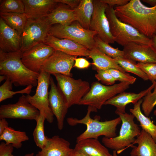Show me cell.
Here are the masks:
<instances>
[{"instance_id":"6da1fadb","label":"cell","mask_w":156,"mask_h":156,"mask_svg":"<svg viewBox=\"0 0 156 156\" xmlns=\"http://www.w3.org/2000/svg\"><path fill=\"white\" fill-rule=\"evenodd\" d=\"M115 14L121 21L151 38L156 31V5L148 7L140 0H131L126 4L116 6Z\"/></svg>"},{"instance_id":"7a4b0ae2","label":"cell","mask_w":156,"mask_h":156,"mask_svg":"<svg viewBox=\"0 0 156 156\" xmlns=\"http://www.w3.org/2000/svg\"><path fill=\"white\" fill-rule=\"evenodd\" d=\"M20 50L6 53L0 50V74L5 75L14 86L37 85L39 73L27 68L21 60Z\"/></svg>"},{"instance_id":"3957f363","label":"cell","mask_w":156,"mask_h":156,"mask_svg":"<svg viewBox=\"0 0 156 156\" xmlns=\"http://www.w3.org/2000/svg\"><path fill=\"white\" fill-rule=\"evenodd\" d=\"M97 111L91 107L88 106L87 113L83 118L80 119L73 117L67 118V122L70 126L82 124L86 126V130L77 138V142L88 138L98 139L101 136L108 138H113L117 136L116 128L121 122L120 118L119 117L104 121H100V117L99 116H96L94 119L91 118L90 116L91 112Z\"/></svg>"},{"instance_id":"277c9868","label":"cell","mask_w":156,"mask_h":156,"mask_svg":"<svg viewBox=\"0 0 156 156\" xmlns=\"http://www.w3.org/2000/svg\"><path fill=\"white\" fill-rule=\"evenodd\" d=\"M105 12L115 42L123 47L131 43L153 45L151 38L143 35L131 25L119 20L115 14L113 7L108 5Z\"/></svg>"},{"instance_id":"5b68a950","label":"cell","mask_w":156,"mask_h":156,"mask_svg":"<svg viewBox=\"0 0 156 156\" xmlns=\"http://www.w3.org/2000/svg\"><path fill=\"white\" fill-rule=\"evenodd\" d=\"M122 124L118 136L112 138L103 137L102 142L107 148L113 150L119 153L126 147L134 142L135 137L140 135L141 130L134 122V116L131 114L118 113Z\"/></svg>"},{"instance_id":"8992f818","label":"cell","mask_w":156,"mask_h":156,"mask_svg":"<svg viewBox=\"0 0 156 156\" xmlns=\"http://www.w3.org/2000/svg\"><path fill=\"white\" fill-rule=\"evenodd\" d=\"M131 85L128 82H122L106 86L98 81L93 82L89 91L78 105L90 106L97 110L101 109L107 101L127 90Z\"/></svg>"},{"instance_id":"52a82bcc","label":"cell","mask_w":156,"mask_h":156,"mask_svg":"<svg viewBox=\"0 0 156 156\" xmlns=\"http://www.w3.org/2000/svg\"><path fill=\"white\" fill-rule=\"evenodd\" d=\"M75 21L69 25L59 24L52 25L49 28L48 34L58 38L72 40L89 50L96 47L94 37L97 35L96 32L85 29L78 22Z\"/></svg>"},{"instance_id":"ba28073f","label":"cell","mask_w":156,"mask_h":156,"mask_svg":"<svg viewBox=\"0 0 156 156\" xmlns=\"http://www.w3.org/2000/svg\"><path fill=\"white\" fill-rule=\"evenodd\" d=\"M53 75L55 78L57 86L63 95L68 108L74 105H78L90 89L89 83L81 79H75L61 74Z\"/></svg>"},{"instance_id":"9c48e42d","label":"cell","mask_w":156,"mask_h":156,"mask_svg":"<svg viewBox=\"0 0 156 156\" xmlns=\"http://www.w3.org/2000/svg\"><path fill=\"white\" fill-rule=\"evenodd\" d=\"M51 74L41 70L38 77V83L35 94L26 96L28 101L45 116L49 123L53 122L54 115L50 107L48 88L50 85Z\"/></svg>"},{"instance_id":"30bf717a","label":"cell","mask_w":156,"mask_h":156,"mask_svg":"<svg viewBox=\"0 0 156 156\" xmlns=\"http://www.w3.org/2000/svg\"><path fill=\"white\" fill-rule=\"evenodd\" d=\"M50 27L44 18L28 19L21 34L22 53L38 44L44 43Z\"/></svg>"},{"instance_id":"8fae6325","label":"cell","mask_w":156,"mask_h":156,"mask_svg":"<svg viewBox=\"0 0 156 156\" xmlns=\"http://www.w3.org/2000/svg\"><path fill=\"white\" fill-rule=\"evenodd\" d=\"M39 111L22 95L15 103L2 105L0 107V119L8 118L37 120Z\"/></svg>"},{"instance_id":"7c38bea8","label":"cell","mask_w":156,"mask_h":156,"mask_svg":"<svg viewBox=\"0 0 156 156\" xmlns=\"http://www.w3.org/2000/svg\"><path fill=\"white\" fill-rule=\"evenodd\" d=\"M94 11L90 22V30L95 31L96 36L108 44L115 42L110 31L109 22L106 14L108 6L100 0H93Z\"/></svg>"},{"instance_id":"4fadbf2b","label":"cell","mask_w":156,"mask_h":156,"mask_svg":"<svg viewBox=\"0 0 156 156\" xmlns=\"http://www.w3.org/2000/svg\"><path fill=\"white\" fill-rule=\"evenodd\" d=\"M55 51L52 47L40 43L22 53L21 60L28 69L39 73L43 66Z\"/></svg>"},{"instance_id":"5bb4252c","label":"cell","mask_w":156,"mask_h":156,"mask_svg":"<svg viewBox=\"0 0 156 156\" xmlns=\"http://www.w3.org/2000/svg\"><path fill=\"white\" fill-rule=\"evenodd\" d=\"M76 57L55 50L46 61L41 70L51 75L58 74L72 77L71 71Z\"/></svg>"},{"instance_id":"9a60e30c","label":"cell","mask_w":156,"mask_h":156,"mask_svg":"<svg viewBox=\"0 0 156 156\" xmlns=\"http://www.w3.org/2000/svg\"><path fill=\"white\" fill-rule=\"evenodd\" d=\"M50 85L51 89L49 93V105L56 118L58 129L61 130L64 127V119L68 108L63 95L51 77Z\"/></svg>"},{"instance_id":"2e32d148","label":"cell","mask_w":156,"mask_h":156,"mask_svg":"<svg viewBox=\"0 0 156 156\" xmlns=\"http://www.w3.org/2000/svg\"><path fill=\"white\" fill-rule=\"evenodd\" d=\"M44 43L70 55L89 56V50L87 48L70 39L58 38L48 34Z\"/></svg>"},{"instance_id":"e0dca14e","label":"cell","mask_w":156,"mask_h":156,"mask_svg":"<svg viewBox=\"0 0 156 156\" xmlns=\"http://www.w3.org/2000/svg\"><path fill=\"white\" fill-rule=\"evenodd\" d=\"M21 35L8 26L0 18V50L6 53H12L20 50Z\"/></svg>"},{"instance_id":"ac0fdd59","label":"cell","mask_w":156,"mask_h":156,"mask_svg":"<svg viewBox=\"0 0 156 156\" xmlns=\"http://www.w3.org/2000/svg\"><path fill=\"white\" fill-rule=\"evenodd\" d=\"M125 57L135 62L156 63V53L152 46L131 43L123 47Z\"/></svg>"},{"instance_id":"d6986e66","label":"cell","mask_w":156,"mask_h":156,"mask_svg":"<svg viewBox=\"0 0 156 156\" xmlns=\"http://www.w3.org/2000/svg\"><path fill=\"white\" fill-rule=\"evenodd\" d=\"M156 81L146 89L136 93L132 92H121L114 96L107 101L104 105H111L115 107L116 109L115 113H124L126 112L125 108L127 105L129 103L133 104L144 97L150 91L153 89Z\"/></svg>"},{"instance_id":"ffe728a7","label":"cell","mask_w":156,"mask_h":156,"mask_svg":"<svg viewBox=\"0 0 156 156\" xmlns=\"http://www.w3.org/2000/svg\"><path fill=\"white\" fill-rule=\"evenodd\" d=\"M28 19L43 18L57 5L55 0H22Z\"/></svg>"},{"instance_id":"44dd1931","label":"cell","mask_w":156,"mask_h":156,"mask_svg":"<svg viewBox=\"0 0 156 156\" xmlns=\"http://www.w3.org/2000/svg\"><path fill=\"white\" fill-rule=\"evenodd\" d=\"M72 149L68 141L55 135L51 138L48 137L45 146L36 156H68Z\"/></svg>"},{"instance_id":"7402d4cb","label":"cell","mask_w":156,"mask_h":156,"mask_svg":"<svg viewBox=\"0 0 156 156\" xmlns=\"http://www.w3.org/2000/svg\"><path fill=\"white\" fill-rule=\"evenodd\" d=\"M44 18L51 26L56 24L69 25L76 20L74 10L62 3L57 5Z\"/></svg>"},{"instance_id":"603a6c76","label":"cell","mask_w":156,"mask_h":156,"mask_svg":"<svg viewBox=\"0 0 156 156\" xmlns=\"http://www.w3.org/2000/svg\"><path fill=\"white\" fill-rule=\"evenodd\" d=\"M136 144L138 146H133L130 153L131 156H156V142L144 130H141L133 144Z\"/></svg>"},{"instance_id":"cb8c5ba5","label":"cell","mask_w":156,"mask_h":156,"mask_svg":"<svg viewBox=\"0 0 156 156\" xmlns=\"http://www.w3.org/2000/svg\"><path fill=\"white\" fill-rule=\"evenodd\" d=\"M74 149L89 156H113L106 147L94 138H87L77 142Z\"/></svg>"},{"instance_id":"d4e9b609","label":"cell","mask_w":156,"mask_h":156,"mask_svg":"<svg viewBox=\"0 0 156 156\" xmlns=\"http://www.w3.org/2000/svg\"><path fill=\"white\" fill-rule=\"evenodd\" d=\"M88 57L92 59V64L94 68L96 70L116 69L125 72L114 59L107 56L96 47L89 50Z\"/></svg>"},{"instance_id":"484cf974","label":"cell","mask_w":156,"mask_h":156,"mask_svg":"<svg viewBox=\"0 0 156 156\" xmlns=\"http://www.w3.org/2000/svg\"><path fill=\"white\" fill-rule=\"evenodd\" d=\"M76 21L85 29L90 30V22L94 11L93 0H81L78 6L73 9Z\"/></svg>"},{"instance_id":"4316f807","label":"cell","mask_w":156,"mask_h":156,"mask_svg":"<svg viewBox=\"0 0 156 156\" xmlns=\"http://www.w3.org/2000/svg\"><path fill=\"white\" fill-rule=\"evenodd\" d=\"M142 101V99L139 100L133 104V108L130 109L129 111L139 122L142 130L150 134L156 142V125L142 112L141 106Z\"/></svg>"},{"instance_id":"83f0119b","label":"cell","mask_w":156,"mask_h":156,"mask_svg":"<svg viewBox=\"0 0 156 156\" xmlns=\"http://www.w3.org/2000/svg\"><path fill=\"white\" fill-rule=\"evenodd\" d=\"M29 139L25 132L16 131L9 127L0 135V141L4 140L7 144H11L14 147L17 149L22 147V142Z\"/></svg>"},{"instance_id":"f1b7e54d","label":"cell","mask_w":156,"mask_h":156,"mask_svg":"<svg viewBox=\"0 0 156 156\" xmlns=\"http://www.w3.org/2000/svg\"><path fill=\"white\" fill-rule=\"evenodd\" d=\"M0 16L8 26L21 35L28 19L24 13H0Z\"/></svg>"},{"instance_id":"f546056e","label":"cell","mask_w":156,"mask_h":156,"mask_svg":"<svg viewBox=\"0 0 156 156\" xmlns=\"http://www.w3.org/2000/svg\"><path fill=\"white\" fill-rule=\"evenodd\" d=\"M114 59L125 72L134 74L144 81L148 80L146 74L137 66L136 62L125 57H118Z\"/></svg>"},{"instance_id":"4dcf8cb0","label":"cell","mask_w":156,"mask_h":156,"mask_svg":"<svg viewBox=\"0 0 156 156\" xmlns=\"http://www.w3.org/2000/svg\"><path fill=\"white\" fill-rule=\"evenodd\" d=\"M45 120L46 119L44 115L40 113L39 116L36 121V126L33 133L36 144L41 149L45 146L47 141L48 137L45 136L44 131V123Z\"/></svg>"},{"instance_id":"1f68e13d","label":"cell","mask_w":156,"mask_h":156,"mask_svg":"<svg viewBox=\"0 0 156 156\" xmlns=\"http://www.w3.org/2000/svg\"><path fill=\"white\" fill-rule=\"evenodd\" d=\"M13 83L8 79H6L4 83L0 87V102L8 99L13 97L14 95L17 94H29L32 91L33 86L30 85L25 88L16 91H12Z\"/></svg>"},{"instance_id":"d6a6232c","label":"cell","mask_w":156,"mask_h":156,"mask_svg":"<svg viewBox=\"0 0 156 156\" xmlns=\"http://www.w3.org/2000/svg\"><path fill=\"white\" fill-rule=\"evenodd\" d=\"M94 39L96 43V47L109 57L114 59L125 57L123 50H120L118 48H115L112 47L109 44L102 40L96 35L94 36Z\"/></svg>"},{"instance_id":"836d02e7","label":"cell","mask_w":156,"mask_h":156,"mask_svg":"<svg viewBox=\"0 0 156 156\" xmlns=\"http://www.w3.org/2000/svg\"><path fill=\"white\" fill-rule=\"evenodd\" d=\"M1 1L0 13H24L25 6L22 0H5Z\"/></svg>"},{"instance_id":"e575fe53","label":"cell","mask_w":156,"mask_h":156,"mask_svg":"<svg viewBox=\"0 0 156 156\" xmlns=\"http://www.w3.org/2000/svg\"><path fill=\"white\" fill-rule=\"evenodd\" d=\"M153 89V92L149 91L142 98V109L144 114L147 117L150 115L156 105V83Z\"/></svg>"},{"instance_id":"d590c367","label":"cell","mask_w":156,"mask_h":156,"mask_svg":"<svg viewBox=\"0 0 156 156\" xmlns=\"http://www.w3.org/2000/svg\"><path fill=\"white\" fill-rule=\"evenodd\" d=\"M106 70L112 76L116 81H118L120 82H128L131 85L133 84L136 80V78L129 74L117 69H110Z\"/></svg>"},{"instance_id":"8d00e7d4","label":"cell","mask_w":156,"mask_h":156,"mask_svg":"<svg viewBox=\"0 0 156 156\" xmlns=\"http://www.w3.org/2000/svg\"><path fill=\"white\" fill-rule=\"evenodd\" d=\"M136 65L146 74L148 80L152 83L156 81V63L138 62Z\"/></svg>"},{"instance_id":"74e56055","label":"cell","mask_w":156,"mask_h":156,"mask_svg":"<svg viewBox=\"0 0 156 156\" xmlns=\"http://www.w3.org/2000/svg\"><path fill=\"white\" fill-rule=\"evenodd\" d=\"M97 71L95 77L99 81L106 86H111L115 84L116 81L112 76L106 70H99Z\"/></svg>"},{"instance_id":"f35d334b","label":"cell","mask_w":156,"mask_h":156,"mask_svg":"<svg viewBox=\"0 0 156 156\" xmlns=\"http://www.w3.org/2000/svg\"><path fill=\"white\" fill-rule=\"evenodd\" d=\"M14 147L11 144H7L2 142L0 144V156H10L12 154Z\"/></svg>"},{"instance_id":"ab89813d","label":"cell","mask_w":156,"mask_h":156,"mask_svg":"<svg viewBox=\"0 0 156 156\" xmlns=\"http://www.w3.org/2000/svg\"><path fill=\"white\" fill-rule=\"evenodd\" d=\"M90 64V63L85 58L76 57L73 67L80 69H86L88 68Z\"/></svg>"},{"instance_id":"60d3db41","label":"cell","mask_w":156,"mask_h":156,"mask_svg":"<svg viewBox=\"0 0 156 156\" xmlns=\"http://www.w3.org/2000/svg\"><path fill=\"white\" fill-rule=\"evenodd\" d=\"M104 3L107 4L109 6L113 7L116 5V6H121L127 4L129 1V0H100Z\"/></svg>"},{"instance_id":"b9f144b4","label":"cell","mask_w":156,"mask_h":156,"mask_svg":"<svg viewBox=\"0 0 156 156\" xmlns=\"http://www.w3.org/2000/svg\"><path fill=\"white\" fill-rule=\"evenodd\" d=\"M59 3L66 4L71 9H74L79 5L81 0H55Z\"/></svg>"},{"instance_id":"7bdbcfd3","label":"cell","mask_w":156,"mask_h":156,"mask_svg":"<svg viewBox=\"0 0 156 156\" xmlns=\"http://www.w3.org/2000/svg\"><path fill=\"white\" fill-rule=\"evenodd\" d=\"M8 123L6 118L0 119V135L4 131L5 129L8 127Z\"/></svg>"},{"instance_id":"ee69618b","label":"cell","mask_w":156,"mask_h":156,"mask_svg":"<svg viewBox=\"0 0 156 156\" xmlns=\"http://www.w3.org/2000/svg\"><path fill=\"white\" fill-rule=\"evenodd\" d=\"M68 156H89L84 153L77 151L74 149L70 152Z\"/></svg>"},{"instance_id":"f6af8a7d","label":"cell","mask_w":156,"mask_h":156,"mask_svg":"<svg viewBox=\"0 0 156 156\" xmlns=\"http://www.w3.org/2000/svg\"><path fill=\"white\" fill-rule=\"evenodd\" d=\"M142 1L149 4L151 7L156 5V0H142Z\"/></svg>"},{"instance_id":"bcb514c9","label":"cell","mask_w":156,"mask_h":156,"mask_svg":"<svg viewBox=\"0 0 156 156\" xmlns=\"http://www.w3.org/2000/svg\"><path fill=\"white\" fill-rule=\"evenodd\" d=\"M151 39L153 42V45L152 46L156 53V35L155 34L153 35Z\"/></svg>"},{"instance_id":"7dc6e473","label":"cell","mask_w":156,"mask_h":156,"mask_svg":"<svg viewBox=\"0 0 156 156\" xmlns=\"http://www.w3.org/2000/svg\"><path fill=\"white\" fill-rule=\"evenodd\" d=\"M7 79L6 77L4 75H0V82L1 83L2 81L4 80H6Z\"/></svg>"},{"instance_id":"c3c4849f","label":"cell","mask_w":156,"mask_h":156,"mask_svg":"<svg viewBox=\"0 0 156 156\" xmlns=\"http://www.w3.org/2000/svg\"><path fill=\"white\" fill-rule=\"evenodd\" d=\"M34 153H31L26 154L25 155H24L23 156H34ZM10 156H15L13 155L12 154Z\"/></svg>"},{"instance_id":"681fc988","label":"cell","mask_w":156,"mask_h":156,"mask_svg":"<svg viewBox=\"0 0 156 156\" xmlns=\"http://www.w3.org/2000/svg\"><path fill=\"white\" fill-rule=\"evenodd\" d=\"M112 155L113 156H118L116 151L114 150H113V153Z\"/></svg>"},{"instance_id":"f907efd6","label":"cell","mask_w":156,"mask_h":156,"mask_svg":"<svg viewBox=\"0 0 156 156\" xmlns=\"http://www.w3.org/2000/svg\"><path fill=\"white\" fill-rule=\"evenodd\" d=\"M153 113L154 115L156 117V109L154 111Z\"/></svg>"},{"instance_id":"816d5d0a","label":"cell","mask_w":156,"mask_h":156,"mask_svg":"<svg viewBox=\"0 0 156 156\" xmlns=\"http://www.w3.org/2000/svg\"><path fill=\"white\" fill-rule=\"evenodd\" d=\"M155 35H156V32H155Z\"/></svg>"}]
</instances>
